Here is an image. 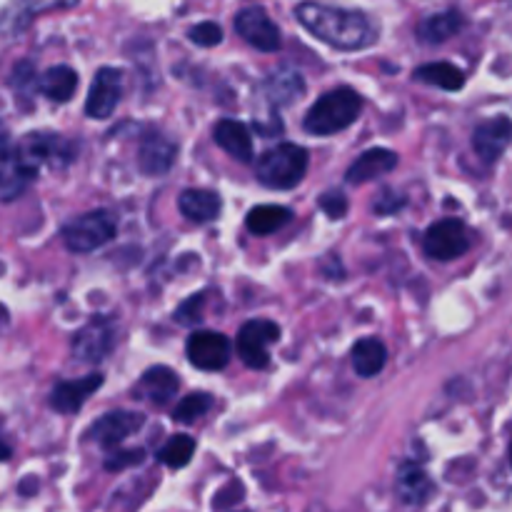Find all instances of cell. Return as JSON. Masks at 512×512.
I'll list each match as a JSON object with an SVG mask.
<instances>
[{
	"label": "cell",
	"instance_id": "cell-1",
	"mask_svg": "<svg viewBox=\"0 0 512 512\" xmlns=\"http://www.w3.org/2000/svg\"><path fill=\"white\" fill-rule=\"evenodd\" d=\"M300 23L338 50H363L378 40V25L360 10L333 8L323 3H300L295 10Z\"/></svg>",
	"mask_w": 512,
	"mask_h": 512
},
{
	"label": "cell",
	"instance_id": "cell-2",
	"mask_svg": "<svg viewBox=\"0 0 512 512\" xmlns=\"http://www.w3.org/2000/svg\"><path fill=\"white\" fill-rule=\"evenodd\" d=\"M363 110V98L353 88H338L318 98L305 115V130L313 135H333L350 128Z\"/></svg>",
	"mask_w": 512,
	"mask_h": 512
},
{
	"label": "cell",
	"instance_id": "cell-3",
	"mask_svg": "<svg viewBox=\"0 0 512 512\" xmlns=\"http://www.w3.org/2000/svg\"><path fill=\"white\" fill-rule=\"evenodd\" d=\"M305 173H308V150L293 143H280L278 148L263 153L255 168L260 183L273 190L295 188Z\"/></svg>",
	"mask_w": 512,
	"mask_h": 512
},
{
	"label": "cell",
	"instance_id": "cell-4",
	"mask_svg": "<svg viewBox=\"0 0 512 512\" xmlns=\"http://www.w3.org/2000/svg\"><path fill=\"white\" fill-rule=\"evenodd\" d=\"M115 238V220L105 210H93L80 218L70 220L63 228V243L73 253H90V250L103 248L105 243Z\"/></svg>",
	"mask_w": 512,
	"mask_h": 512
},
{
	"label": "cell",
	"instance_id": "cell-5",
	"mask_svg": "<svg viewBox=\"0 0 512 512\" xmlns=\"http://www.w3.org/2000/svg\"><path fill=\"white\" fill-rule=\"evenodd\" d=\"M280 340V328L273 320H250L238 333V353L253 370L268 368L270 348Z\"/></svg>",
	"mask_w": 512,
	"mask_h": 512
},
{
	"label": "cell",
	"instance_id": "cell-6",
	"mask_svg": "<svg viewBox=\"0 0 512 512\" xmlns=\"http://www.w3.org/2000/svg\"><path fill=\"white\" fill-rule=\"evenodd\" d=\"M35 175H38V168L30 163L20 143L15 145L10 140L0 138V195L5 200L15 198V195L28 188Z\"/></svg>",
	"mask_w": 512,
	"mask_h": 512
},
{
	"label": "cell",
	"instance_id": "cell-7",
	"mask_svg": "<svg viewBox=\"0 0 512 512\" xmlns=\"http://www.w3.org/2000/svg\"><path fill=\"white\" fill-rule=\"evenodd\" d=\"M423 248L428 258L433 260H455L468 253L470 235L460 220L448 218L440 223L430 225V230L423 238Z\"/></svg>",
	"mask_w": 512,
	"mask_h": 512
},
{
	"label": "cell",
	"instance_id": "cell-8",
	"mask_svg": "<svg viewBox=\"0 0 512 512\" xmlns=\"http://www.w3.org/2000/svg\"><path fill=\"white\" fill-rule=\"evenodd\" d=\"M235 30H238V35L245 43L263 50V53H273V50H278L280 43H283L278 25H275L273 20H270V15L265 13L263 8H258V5L243 8L235 15Z\"/></svg>",
	"mask_w": 512,
	"mask_h": 512
},
{
	"label": "cell",
	"instance_id": "cell-9",
	"mask_svg": "<svg viewBox=\"0 0 512 512\" xmlns=\"http://www.w3.org/2000/svg\"><path fill=\"white\" fill-rule=\"evenodd\" d=\"M120 95H123V73L115 68H100L90 85L88 100H85V113L95 120H105L118 108Z\"/></svg>",
	"mask_w": 512,
	"mask_h": 512
},
{
	"label": "cell",
	"instance_id": "cell-10",
	"mask_svg": "<svg viewBox=\"0 0 512 512\" xmlns=\"http://www.w3.org/2000/svg\"><path fill=\"white\" fill-rule=\"evenodd\" d=\"M115 330L108 318H93L75 333L73 355L83 363H100L113 350Z\"/></svg>",
	"mask_w": 512,
	"mask_h": 512
},
{
	"label": "cell",
	"instance_id": "cell-11",
	"mask_svg": "<svg viewBox=\"0 0 512 512\" xmlns=\"http://www.w3.org/2000/svg\"><path fill=\"white\" fill-rule=\"evenodd\" d=\"M188 360L200 370H223L230 360V340L223 333L198 330L188 338Z\"/></svg>",
	"mask_w": 512,
	"mask_h": 512
},
{
	"label": "cell",
	"instance_id": "cell-12",
	"mask_svg": "<svg viewBox=\"0 0 512 512\" xmlns=\"http://www.w3.org/2000/svg\"><path fill=\"white\" fill-rule=\"evenodd\" d=\"M78 0H10L0 13V33L3 35H18L30 25L35 15L45 13V10H60L73 8Z\"/></svg>",
	"mask_w": 512,
	"mask_h": 512
},
{
	"label": "cell",
	"instance_id": "cell-13",
	"mask_svg": "<svg viewBox=\"0 0 512 512\" xmlns=\"http://www.w3.org/2000/svg\"><path fill=\"white\" fill-rule=\"evenodd\" d=\"M103 385V375L95 373L88 375V378H78V380H65V383H58L50 393V405L53 410L63 415H75L80 408L85 405V400L90 398V393Z\"/></svg>",
	"mask_w": 512,
	"mask_h": 512
},
{
	"label": "cell",
	"instance_id": "cell-14",
	"mask_svg": "<svg viewBox=\"0 0 512 512\" xmlns=\"http://www.w3.org/2000/svg\"><path fill=\"white\" fill-rule=\"evenodd\" d=\"M140 425H143V415L118 410V413L103 415V418L90 428L88 435L100 445V448H115V445L123 443L128 435H133Z\"/></svg>",
	"mask_w": 512,
	"mask_h": 512
},
{
	"label": "cell",
	"instance_id": "cell-15",
	"mask_svg": "<svg viewBox=\"0 0 512 512\" xmlns=\"http://www.w3.org/2000/svg\"><path fill=\"white\" fill-rule=\"evenodd\" d=\"M473 145L485 163H495L512 145V120L493 118L488 123L478 125L473 135Z\"/></svg>",
	"mask_w": 512,
	"mask_h": 512
},
{
	"label": "cell",
	"instance_id": "cell-16",
	"mask_svg": "<svg viewBox=\"0 0 512 512\" xmlns=\"http://www.w3.org/2000/svg\"><path fill=\"white\" fill-rule=\"evenodd\" d=\"M398 160H400L398 153H393V150L370 148V150H365V153L360 155L353 165H350L348 173H345V180L353 185L370 183V180L380 178V175H388L390 170H395Z\"/></svg>",
	"mask_w": 512,
	"mask_h": 512
},
{
	"label": "cell",
	"instance_id": "cell-17",
	"mask_svg": "<svg viewBox=\"0 0 512 512\" xmlns=\"http://www.w3.org/2000/svg\"><path fill=\"white\" fill-rule=\"evenodd\" d=\"M20 148H23V153L28 155L35 168H40V165L58 168V165H65L70 160V145L58 135H28L20 143Z\"/></svg>",
	"mask_w": 512,
	"mask_h": 512
},
{
	"label": "cell",
	"instance_id": "cell-18",
	"mask_svg": "<svg viewBox=\"0 0 512 512\" xmlns=\"http://www.w3.org/2000/svg\"><path fill=\"white\" fill-rule=\"evenodd\" d=\"M178 388H180L178 375H175L170 368L158 365V368L145 370V375L140 378L138 388H135V395H138L140 400H148V403L165 405V403H170L175 395H178Z\"/></svg>",
	"mask_w": 512,
	"mask_h": 512
},
{
	"label": "cell",
	"instance_id": "cell-19",
	"mask_svg": "<svg viewBox=\"0 0 512 512\" xmlns=\"http://www.w3.org/2000/svg\"><path fill=\"white\" fill-rule=\"evenodd\" d=\"M175 143L165 135L153 133L140 143L138 150V165L145 175H163L168 173L170 165L175 160Z\"/></svg>",
	"mask_w": 512,
	"mask_h": 512
},
{
	"label": "cell",
	"instance_id": "cell-20",
	"mask_svg": "<svg viewBox=\"0 0 512 512\" xmlns=\"http://www.w3.org/2000/svg\"><path fill=\"white\" fill-rule=\"evenodd\" d=\"M213 138L235 160L248 163L253 158V138H250V130L243 123H238V120H220L213 130Z\"/></svg>",
	"mask_w": 512,
	"mask_h": 512
},
{
	"label": "cell",
	"instance_id": "cell-21",
	"mask_svg": "<svg viewBox=\"0 0 512 512\" xmlns=\"http://www.w3.org/2000/svg\"><path fill=\"white\" fill-rule=\"evenodd\" d=\"M220 195L213 190L203 188H188L180 193L178 208L193 223H210L213 218H218L220 213Z\"/></svg>",
	"mask_w": 512,
	"mask_h": 512
},
{
	"label": "cell",
	"instance_id": "cell-22",
	"mask_svg": "<svg viewBox=\"0 0 512 512\" xmlns=\"http://www.w3.org/2000/svg\"><path fill=\"white\" fill-rule=\"evenodd\" d=\"M75 88H78V73L68 65H53L38 80L40 93L55 103H65V100L73 98Z\"/></svg>",
	"mask_w": 512,
	"mask_h": 512
},
{
	"label": "cell",
	"instance_id": "cell-23",
	"mask_svg": "<svg viewBox=\"0 0 512 512\" xmlns=\"http://www.w3.org/2000/svg\"><path fill=\"white\" fill-rule=\"evenodd\" d=\"M265 95H268L273 103L278 105H290L295 98L305 93V80L298 70L293 68H280L275 73H270V78L265 80Z\"/></svg>",
	"mask_w": 512,
	"mask_h": 512
},
{
	"label": "cell",
	"instance_id": "cell-24",
	"mask_svg": "<svg viewBox=\"0 0 512 512\" xmlns=\"http://www.w3.org/2000/svg\"><path fill=\"white\" fill-rule=\"evenodd\" d=\"M350 358H353V368L360 378H375L388 363V350L378 338H363L355 343Z\"/></svg>",
	"mask_w": 512,
	"mask_h": 512
},
{
	"label": "cell",
	"instance_id": "cell-25",
	"mask_svg": "<svg viewBox=\"0 0 512 512\" xmlns=\"http://www.w3.org/2000/svg\"><path fill=\"white\" fill-rule=\"evenodd\" d=\"M433 493V483L418 465H403L398 470V495L408 505H423Z\"/></svg>",
	"mask_w": 512,
	"mask_h": 512
},
{
	"label": "cell",
	"instance_id": "cell-26",
	"mask_svg": "<svg viewBox=\"0 0 512 512\" xmlns=\"http://www.w3.org/2000/svg\"><path fill=\"white\" fill-rule=\"evenodd\" d=\"M460 28H463V15H460L458 10H445V13L425 18L423 23H420L418 35L425 40V43L438 45V43H445L448 38H453Z\"/></svg>",
	"mask_w": 512,
	"mask_h": 512
},
{
	"label": "cell",
	"instance_id": "cell-27",
	"mask_svg": "<svg viewBox=\"0 0 512 512\" xmlns=\"http://www.w3.org/2000/svg\"><path fill=\"white\" fill-rule=\"evenodd\" d=\"M293 213L288 208H280V205H258L248 213L245 225L253 235H270L275 230L283 228L285 223H290Z\"/></svg>",
	"mask_w": 512,
	"mask_h": 512
},
{
	"label": "cell",
	"instance_id": "cell-28",
	"mask_svg": "<svg viewBox=\"0 0 512 512\" xmlns=\"http://www.w3.org/2000/svg\"><path fill=\"white\" fill-rule=\"evenodd\" d=\"M415 80L443 90H460L465 85V73L450 63H428L415 70Z\"/></svg>",
	"mask_w": 512,
	"mask_h": 512
},
{
	"label": "cell",
	"instance_id": "cell-29",
	"mask_svg": "<svg viewBox=\"0 0 512 512\" xmlns=\"http://www.w3.org/2000/svg\"><path fill=\"white\" fill-rule=\"evenodd\" d=\"M195 453V440L190 435H173L168 443L163 445V450L158 453L160 463H165L168 468H183L193 460Z\"/></svg>",
	"mask_w": 512,
	"mask_h": 512
},
{
	"label": "cell",
	"instance_id": "cell-30",
	"mask_svg": "<svg viewBox=\"0 0 512 512\" xmlns=\"http://www.w3.org/2000/svg\"><path fill=\"white\" fill-rule=\"evenodd\" d=\"M210 408H213V398H210L208 393H190L188 398L180 400L178 408H175V413H173V418H175V423H180V425H193L195 420L203 418Z\"/></svg>",
	"mask_w": 512,
	"mask_h": 512
},
{
	"label": "cell",
	"instance_id": "cell-31",
	"mask_svg": "<svg viewBox=\"0 0 512 512\" xmlns=\"http://www.w3.org/2000/svg\"><path fill=\"white\" fill-rule=\"evenodd\" d=\"M188 38L193 40V43L203 45V48H213V45H218L220 40H223V28H220L218 23H213V20H205V23L193 25V28L188 30Z\"/></svg>",
	"mask_w": 512,
	"mask_h": 512
},
{
	"label": "cell",
	"instance_id": "cell-32",
	"mask_svg": "<svg viewBox=\"0 0 512 512\" xmlns=\"http://www.w3.org/2000/svg\"><path fill=\"white\" fill-rule=\"evenodd\" d=\"M320 208H323L330 218L338 220L348 213V198H345L343 193H335V190H330V193H325L323 198H320Z\"/></svg>",
	"mask_w": 512,
	"mask_h": 512
},
{
	"label": "cell",
	"instance_id": "cell-33",
	"mask_svg": "<svg viewBox=\"0 0 512 512\" xmlns=\"http://www.w3.org/2000/svg\"><path fill=\"white\" fill-rule=\"evenodd\" d=\"M205 303V295H193L190 300H185L183 305L178 308V313H175V320H180L183 325H193L200 320V308H203Z\"/></svg>",
	"mask_w": 512,
	"mask_h": 512
},
{
	"label": "cell",
	"instance_id": "cell-34",
	"mask_svg": "<svg viewBox=\"0 0 512 512\" xmlns=\"http://www.w3.org/2000/svg\"><path fill=\"white\" fill-rule=\"evenodd\" d=\"M140 460H143V450H128V453L113 455V458L105 463V468H108V470H123V468H128V465H138Z\"/></svg>",
	"mask_w": 512,
	"mask_h": 512
},
{
	"label": "cell",
	"instance_id": "cell-35",
	"mask_svg": "<svg viewBox=\"0 0 512 512\" xmlns=\"http://www.w3.org/2000/svg\"><path fill=\"white\" fill-rule=\"evenodd\" d=\"M8 458H10V445L0 440V463H3V460H8Z\"/></svg>",
	"mask_w": 512,
	"mask_h": 512
},
{
	"label": "cell",
	"instance_id": "cell-36",
	"mask_svg": "<svg viewBox=\"0 0 512 512\" xmlns=\"http://www.w3.org/2000/svg\"><path fill=\"white\" fill-rule=\"evenodd\" d=\"M305 512H325V508H323V505H320V503H313Z\"/></svg>",
	"mask_w": 512,
	"mask_h": 512
},
{
	"label": "cell",
	"instance_id": "cell-37",
	"mask_svg": "<svg viewBox=\"0 0 512 512\" xmlns=\"http://www.w3.org/2000/svg\"><path fill=\"white\" fill-rule=\"evenodd\" d=\"M510 463H512V448H510Z\"/></svg>",
	"mask_w": 512,
	"mask_h": 512
}]
</instances>
